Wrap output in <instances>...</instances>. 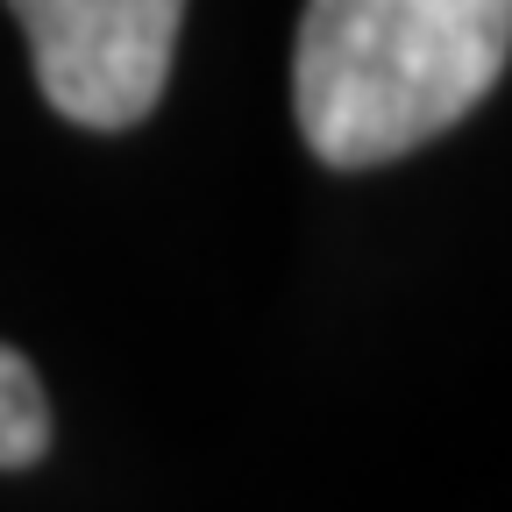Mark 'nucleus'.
Masks as SVG:
<instances>
[{"mask_svg": "<svg viewBox=\"0 0 512 512\" xmlns=\"http://www.w3.org/2000/svg\"><path fill=\"white\" fill-rule=\"evenodd\" d=\"M512 0H306L292 50L299 136L370 171L448 136L505 72Z\"/></svg>", "mask_w": 512, "mask_h": 512, "instance_id": "1", "label": "nucleus"}, {"mask_svg": "<svg viewBox=\"0 0 512 512\" xmlns=\"http://www.w3.org/2000/svg\"><path fill=\"white\" fill-rule=\"evenodd\" d=\"M36 86L72 128H136L171 79L185 0H8Z\"/></svg>", "mask_w": 512, "mask_h": 512, "instance_id": "2", "label": "nucleus"}, {"mask_svg": "<svg viewBox=\"0 0 512 512\" xmlns=\"http://www.w3.org/2000/svg\"><path fill=\"white\" fill-rule=\"evenodd\" d=\"M50 456V399L22 349L0 342V470H36Z\"/></svg>", "mask_w": 512, "mask_h": 512, "instance_id": "3", "label": "nucleus"}]
</instances>
